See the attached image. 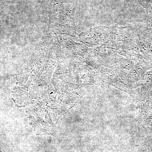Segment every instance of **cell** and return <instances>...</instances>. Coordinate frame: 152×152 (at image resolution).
Masks as SVG:
<instances>
[{"mask_svg": "<svg viewBox=\"0 0 152 152\" xmlns=\"http://www.w3.org/2000/svg\"><path fill=\"white\" fill-rule=\"evenodd\" d=\"M0 152H2L1 151V150H0Z\"/></svg>", "mask_w": 152, "mask_h": 152, "instance_id": "cell-1", "label": "cell"}]
</instances>
